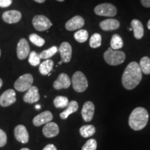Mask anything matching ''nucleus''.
I'll return each instance as SVG.
<instances>
[{
	"label": "nucleus",
	"mask_w": 150,
	"mask_h": 150,
	"mask_svg": "<svg viewBox=\"0 0 150 150\" xmlns=\"http://www.w3.org/2000/svg\"><path fill=\"white\" fill-rule=\"evenodd\" d=\"M147 28L150 30V20H149V22H148L147 23Z\"/></svg>",
	"instance_id": "nucleus-40"
},
{
	"label": "nucleus",
	"mask_w": 150,
	"mask_h": 150,
	"mask_svg": "<svg viewBox=\"0 0 150 150\" xmlns=\"http://www.w3.org/2000/svg\"><path fill=\"white\" fill-rule=\"evenodd\" d=\"M54 67V61L50 59H47L40 63L39 67V71L42 75H47L52 72Z\"/></svg>",
	"instance_id": "nucleus-22"
},
{
	"label": "nucleus",
	"mask_w": 150,
	"mask_h": 150,
	"mask_svg": "<svg viewBox=\"0 0 150 150\" xmlns=\"http://www.w3.org/2000/svg\"><path fill=\"white\" fill-rule=\"evenodd\" d=\"M16 102V93L13 89H8L0 96V105L3 107L11 106Z\"/></svg>",
	"instance_id": "nucleus-8"
},
{
	"label": "nucleus",
	"mask_w": 150,
	"mask_h": 150,
	"mask_svg": "<svg viewBox=\"0 0 150 150\" xmlns=\"http://www.w3.org/2000/svg\"><path fill=\"white\" fill-rule=\"evenodd\" d=\"M14 134L18 141L26 144L29 142V136L27 128L22 125H18L14 130Z\"/></svg>",
	"instance_id": "nucleus-13"
},
{
	"label": "nucleus",
	"mask_w": 150,
	"mask_h": 150,
	"mask_svg": "<svg viewBox=\"0 0 150 150\" xmlns=\"http://www.w3.org/2000/svg\"><path fill=\"white\" fill-rule=\"evenodd\" d=\"M142 5L146 8H149L150 7V0H140Z\"/></svg>",
	"instance_id": "nucleus-36"
},
{
	"label": "nucleus",
	"mask_w": 150,
	"mask_h": 150,
	"mask_svg": "<svg viewBox=\"0 0 150 150\" xmlns=\"http://www.w3.org/2000/svg\"><path fill=\"white\" fill-rule=\"evenodd\" d=\"M71 85V80L69 76L65 73H61L59 75L57 79L54 82L53 87L56 90L68 88Z\"/></svg>",
	"instance_id": "nucleus-10"
},
{
	"label": "nucleus",
	"mask_w": 150,
	"mask_h": 150,
	"mask_svg": "<svg viewBox=\"0 0 150 150\" xmlns=\"http://www.w3.org/2000/svg\"><path fill=\"white\" fill-rule=\"evenodd\" d=\"M142 72L139 64L136 62H131L127 65L124 71L122 83L127 90H133L136 87L142 80Z\"/></svg>",
	"instance_id": "nucleus-1"
},
{
	"label": "nucleus",
	"mask_w": 150,
	"mask_h": 150,
	"mask_svg": "<svg viewBox=\"0 0 150 150\" xmlns=\"http://www.w3.org/2000/svg\"><path fill=\"white\" fill-rule=\"evenodd\" d=\"M7 142V136L6 134L2 129H0V147H2L6 145Z\"/></svg>",
	"instance_id": "nucleus-33"
},
{
	"label": "nucleus",
	"mask_w": 150,
	"mask_h": 150,
	"mask_svg": "<svg viewBox=\"0 0 150 150\" xmlns=\"http://www.w3.org/2000/svg\"><path fill=\"white\" fill-rule=\"evenodd\" d=\"M131 29L134 31V37L136 39H141L144 35V28L141 22L134 19L131 22Z\"/></svg>",
	"instance_id": "nucleus-20"
},
{
	"label": "nucleus",
	"mask_w": 150,
	"mask_h": 150,
	"mask_svg": "<svg viewBox=\"0 0 150 150\" xmlns=\"http://www.w3.org/2000/svg\"><path fill=\"white\" fill-rule=\"evenodd\" d=\"M59 51L61 55V61L63 63H69L72 58V49L70 43L67 42H62L59 49Z\"/></svg>",
	"instance_id": "nucleus-11"
},
{
	"label": "nucleus",
	"mask_w": 150,
	"mask_h": 150,
	"mask_svg": "<svg viewBox=\"0 0 150 150\" xmlns=\"http://www.w3.org/2000/svg\"><path fill=\"white\" fill-rule=\"evenodd\" d=\"M2 84H3V81L2 80H1V79L0 78V88H1V86H2Z\"/></svg>",
	"instance_id": "nucleus-39"
},
{
	"label": "nucleus",
	"mask_w": 150,
	"mask_h": 150,
	"mask_svg": "<svg viewBox=\"0 0 150 150\" xmlns=\"http://www.w3.org/2000/svg\"><path fill=\"white\" fill-rule=\"evenodd\" d=\"M29 63L30 65L32 66H37L40 64V58L39 56V54H38L35 51H32L29 53Z\"/></svg>",
	"instance_id": "nucleus-31"
},
{
	"label": "nucleus",
	"mask_w": 150,
	"mask_h": 150,
	"mask_svg": "<svg viewBox=\"0 0 150 150\" xmlns=\"http://www.w3.org/2000/svg\"><path fill=\"white\" fill-rule=\"evenodd\" d=\"M69 104L68 98L64 96H57L54 100V105L56 108H66Z\"/></svg>",
	"instance_id": "nucleus-26"
},
{
	"label": "nucleus",
	"mask_w": 150,
	"mask_h": 150,
	"mask_svg": "<svg viewBox=\"0 0 150 150\" xmlns=\"http://www.w3.org/2000/svg\"><path fill=\"white\" fill-rule=\"evenodd\" d=\"M125 54L119 50H114L112 48H108L104 54V59L105 61L110 65H120L125 61Z\"/></svg>",
	"instance_id": "nucleus-3"
},
{
	"label": "nucleus",
	"mask_w": 150,
	"mask_h": 150,
	"mask_svg": "<svg viewBox=\"0 0 150 150\" xmlns=\"http://www.w3.org/2000/svg\"><path fill=\"white\" fill-rule=\"evenodd\" d=\"M85 24L84 19L81 16H76L65 23V29L67 31H75L83 27Z\"/></svg>",
	"instance_id": "nucleus-12"
},
{
	"label": "nucleus",
	"mask_w": 150,
	"mask_h": 150,
	"mask_svg": "<svg viewBox=\"0 0 150 150\" xmlns=\"http://www.w3.org/2000/svg\"><path fill=\"white\" fill-rule=\"evenodd\" d=\"M62 63H63V61H60V62H59V65H61Z\"/></svg>",
	"instance_id": "nucleus-43"
},
{
	"label": "nucleus",
	"mask_w": 150,
	"mask_h": 150,
	"mask_svg": "<svg viewBox=\"0 0 150 150\" xmlns=\"http://www.w3.org/2000/svg\"><path fill=\"white\" fill-rule=\"evenodd\" d=\"M0 56H1V50H0Z\"/></svg>",
	"instance_id": "nucleus-44"
},
{
	"label": "nucleus",
	"mask_w": 150,
	"mask_h": 150,
	"mask_svg": "<svg viewBox=\"0 0 150 150\" xmlns=\"http://www.w3.org/2000/svg\"><path fill=\"white\" fill-rule=\"evenodd\" d=\"M30 47L25 38H21L17 46V55L20 60H24L29 55Z\"/></svg>",
	"instance_id": "nucleus-9"
},
{
	"label": "nucleus",
	"mask_w": 150,
	"mask_h": 150,
	"mask_svg": "<svg viewBox=\"0 0 150 150\" xmlns=\"http://www.w3.org/2000/svg\"><path fill=\"white\" fill-rule=\"evenodd\" d=\"M12 0H0V7L1 8H6L12 4Z\"/></svg>",
	"instance_id": "nucleus-34"
},
{
	"label": "nucleus",
	"mask_w": 150,
	"mask_h": 150,
	"mask_svg": "<svg viewBox=\"0 0 150 150\" xmlns=\"http://www.w3.org/2000/svg\"><path fill=\"white\" fill-rule=\"evenodd\" d=\"M141 72L145 74H150V59L147 56H144L140 61L139 64Z\"/></svg>",
	"instance_id": "nucleus-24"
},
{
	"label": "nucleus",
	"mask_w": 150,
	"mask_h": 150,
	"mask_svg": "<svg viewBox=\"0 0 150 150\" xmlns=\"http://www.w3.org/2000/svg\"><path fill=\"white\" fill-rule=\"evenodd\" d=\"M149 113L145 108L137 107L131 112L129 118V125L133 130H142L147 125Z\"/></svg>",
	"instance_id": "nucleus-2"
},
{
	"label": "nucleus",
	"mask_w": 150,
	"mask_h": 150,
	"mask_svg": "<svg viewBox=\"0 0 150 150\" xmlns=\"http://www.w3.org/2000/svg\"><path fill=\"white\" fill-rule=\"evenodd\" d=\"M79 132L81 136L83 137V138H89V137L93 136L95 134L96 129H95V127L93 125H83L80 128Z\"/></svg>",
	"instance_id": "nucleus-23"
},
{
	"label": "nucleus",
	"mask_w": 150,
	"mask_h": 150,
	"mask_svg": "<svg viewBox=\"0 0 150 150\" xmlns=\"http://www.w3.org/2000/svg\"><path fill=\"white\" fill-rule=\"evenodd\" d=\"M97 147V143L95 139H89L86 142L85 145L82 147L81 150H96Z\"/></svg>",
	"instance_id": "nucleus-32"
},
{
	"label": "nucleus",
	"mask_w": 150,
	"mask_h": 150,
	"mask_svg": "<svg viewBox=\"0 0 150 150\" xmlns=\"http://www.w3.org/2000/svg\"><path fill=\"white\" fill-rule=\"evenodd\" d=\"M20 150H30V149H28V148H22V149H21Z\"/></svg>",
	"instance_id": "nucleus-41"
},
{
	"label": "nucleus",
	"mask_w": 150,
	"mask_h": 150,
	"mask_svg": "<svg viewBox=\"0 0 150 150\" xmlns=\"http://www.w3.org/2000/svg\"><path fill=\"white\" fill-rule=\"evenodd\" d=\"M22 18V13L16 10L6 11L2 15V19L8 24H14L20 22Z\"/></svg>",
	"instance_id": "nucleus-17"
},
{
	"label": "nucleus",
	"mask_w": 150,
	"mask_h": 150,
	"mask_svg": "<svg viewBox=\"0 0 150 150\" xmlns=\"http://www.w3.org/2000/svg\"><path fill=\"white\" fill-rule=\"evenodd\" d=\"M56 1H65V0H56Z\"/></svg>",
	"instance_id": "nucleus-42"
},
{
	"label": "nucleus",
	"mask_w": 150,
	"mask_h": 150,
	"mask_svg": "<svg viewBox=\"0 0 150 150\" xmlns=\"http://www.w3.org/2000/svg\"><path fill=\"white\" fill-rule=\"evenodd\" d=\"M53 119V115L50 111L46 110L37 115L33 120V124L35 127H40L42 125L51 122Z\"/></svg>",
	"instance_id": "nucleus-15"
},
{
	"label": "nucleus",
	"mask_w": 150,
	"mask_h": 150,
	"mask_svg": "<svg viewBox=\"0 0 150 150\" xmlns=\"http://www.w3.org/2000/svg\"><path fill=\"white\" fill-rule=\"evenodd\" d=\"M32 24L33 27L39 31H46L52 26L51 21L46 16L42 15L34 16L32 20Z\"/></svg>",
	"instance_id": "nucleus-7"
},
{
	"label": "nucleus",
	"mask_w": 150,
	"mask_h": 150,
	"mask_svg": "<svg viewBox=\"0 0 150 150\" xmlns=\"http://www.w3.org/2000/svg\"><path fill=\"white\" fill-rule=\"evenodd\" d=\"M35 109L38 110V109H40V108H41V106H40V105H39V104H37V105H35Z\"/></svg>",
	"instance_id": "nucleus-38"
},
{
	"label": "nucleus",
	"mask_w": 150,
	"mask_h": 150,
	"mask_svg": "<svg viewBox=\"0 0 150 150\" xmlns=\"http://www.w3.org/2000/svg\"><path fill=\"white\" fill-rule=\"evenodd\" d=\"M71 83L72 84L73 88L77 93H83L86 91L88 86L86 76L80 71H77L73 74Z\"/></svg>",
	"instance_id": "nucleus-4"
},
{
	"label": "nucleus",
	"mask_w": 150,
	"mask_h": 150,
	"mask_svg": "<svg viewBox=\"0 0 150 150\" xmlns=\"http://www.w3.org/2000/svg\"><path fill=\"white\" fill-rule=\"evenodd\" d=\"M120 22L115 19H107L99 23V27L104 31H108L115 30L120 27Z\"/></svg>",
	"instance_id": "nucleus-19"
},
{
	"label": "nucleus",
	"mask_w": 150,
	"mask_h": 150,
	"mask_svg": "<svg viewBox=\"0 0 150 150\" xmlns=\"http://www.w3.org/2000/svg\"><path fill=\"white\" fill-rule=\"evenodd\" d=\"M74 37L77 42L83 43L85 42L88 38V33L85 29H81L74 33Z\"/></svg>",
	"instance_id": "nucleus-27"
},
{
	"label": "nucleus",
	"mask_w": 150,
	"mask_h": 150,
	"mask_svg": "<svg viewBox=\"0 0 150 150\" xmlns=\"http://www.w3.org/2000/svg\"><path fill=\"white\" fill-rule=\"evenodd\" d=\"M102 45V35L99 33H94L91 37L90 40V46L91 47L95 49L99 47Z\"/></svg>",
	"instance_id": "nucleus-29"
},
{
	"label": "nucleus",
	"mask_w": 150,
	"mask_h": 150,
	"mask_svg": "<svg viewBox=\"0 0 150 150\" xmlns=\"http://www.w3.org/2000/svg\"><path fill=\"white\" fill-rule=\"evenodd\" d=\"M97 16L105 17H113L117 14V8L114 5L109 3H104L97 5L94 9Z\"/></svg>",
	"instance_id": "nucleus-6"
},
{
	"label": "nucleus",
	"mask_w": 150,
	"mask_h": 150,
	"mask_svg": "<svg viewBox=\"0 0 150 150\" xmlns=\"http://www.w3.org/2000/svg\"><path fill=\"white\" fill-rule=\"evenodd\" d=\"M123 47V40L118 34H114L110 40V48L112 50H120Z\"/></svg>",
	"instance_id": "nucleus-25"
},
{
	"label": "nucleus",
	"mask_w": 150,
	"mask_h": 150,
	"mask_svg": "<svg viewBox=\"0 0 150 150\" xmlns=\"http://www.w3.org/2000/svg\"><path fill=\"white\" fill-rule=\"evenodd\" d=\"M29 40L33 45L38 47H42L44 45L45 43V40L39 36L38 35L35 34V33H32V34L29 35Z\"/></svg>",
	"instance_id": "nucleus-30"
},
{
	"label": "nucleus",
	"mask_w": 150,
	"mask_h": 150,
	"mask_svg": "<svg viewBox=\"0 0 150 150\" xmlns=\"http://www.w3.org/2000/svg\"><path fill=\"white\" fill-rule=\"evenodd\" d=\"M42 150H57V149L53 144H49V145H46V147H45Z\"/></svg>",
	"instance_id": "nucleus-35"
},
{
	"label": "nucleus",
	"mask_w": 150,
	"mask_h": 150,
	"mask_svg": "<svg viewBox=\"0 0 150 150\" xmlns=\"http://www.w3.org/2000/svg\"><path fill=\"white\" fill-rule=\"evenodd\" d=\"M95 113V105L91 101L84 103L81 110V115L83 120L91 122L93 120Z\"/></svg>",
	"instance_id": "nucleus-14"
},
{
	"label": "nucleus",
	"mask_w": 150,
	"mask_h": 150,
	"mask_svg": "<svg viewBox=\"0 0 150 150\" xmlns=\"http://www.w3.org/2000/svg\"><path fill=\"white\" fill-rule=\"evenodd\" d=\"M42 134L46 138H54L59 134V127L56 123L50 122L43 127Z\"/></svg>",
	"instance_id": "nucleus-18"
},
{
	"label": "nucleus",
	"mask_w": 150,
	"mask_h": 150,
	"mask_svg": "<svg viewBox=\"0 0 150 150\" xmlns=\"http://www.w3.org/2000/svg\"><path fill=\"white\" fill-rule=\"evenodd\" d=\"M58 51H59V49L57 48V47L53 46L50 49H48V50L42 51L40 54H39V56H40V59H42L47 60L50 59V58H51L52 56H53Z\"/></svg>",
	"instance_id": "nucleus-28"
},
{
	"label": "nucleus",
	"mask_w": 150,
	"mask_h": 150,
	"mask_svg": "<svg viewBox=\"0 0 150 150\" xmlns=\"http://www.w3.org/2000/svg\"><path fill=\"white\" fill-rule=\"evenodd\" d=\"M33 1H36V2H38V3L41 4V3H44L45 1V0H33Z\"/></svg>",
	"instance_id": "nucleus-37"
},
{
	"label": "nucleus",
	"mask_w": 150,
	"mask_h": 150,
	"mask_svg": "<svg viewBox=\"0 0 150 150\" xmlns=\"http://www.w3.org/2000/svg\"><path fill=\"white\" fill-rule=\"evenodd\" d=\"M33 77L31 74H25L20 76L14 83V87L18 91L24 92L32 86Z\"/></svg>",
	"instance_id": "nucleus-5"
},
{
	"label": "nucleus",
	"mask_w": 150,
	"mask_h": 150,
	"mask_svg": "<svg viewBox=\"0 0 150 150\" xmlns=\"http://www.w3.org/2000/svg\"><path fill=\"white\" fill-rule=\"evenodd\" d=\"M40 99V94H39L38 88L36 86H32L27 91V93L24 95V102L29 103V104H33L37 102Z\"/></svg>",
	"instance_id": "nucleus-16"
},
{
	"label": "nucleus",
	"mask_w": 150,
	"mask_h": 150,
	"mask_svg": "<svg viewBox=\"0 0 150 150\" xmlns=\"http://www.w3.org/2000/svg\"><path fill=\"white\" fill-rule=\"evenodd\" d=\"M78 108H79V104L77 102H76V101H74V100L71 101V102H69L68 105H67L66 109L60 114V117H61V119L63 120L67 119V118L69 117V115L76 112V110H78Z\"/></svg>",
	"instance_id": "nucleus-21"
}]
</instances>
